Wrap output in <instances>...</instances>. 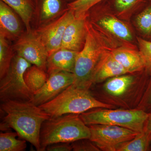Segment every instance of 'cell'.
Returning <instances> with one entry per match:
<instances>
[{
    "label": "cell",
    "instance_id": "f1b7e54d",
    "mask_svg": "<svg viewBox=\"0 0 151 151\" xmlns=\"http://www.w3.org/2000/svg\"><path fill=\"white\" fill-rule=\"evenodd\" d=\"M71 144L68 143H57L52 144L47 147L48 151H70L72 150Z\"/></svg>",
    "mask_w": 151,
    "mask_h": 151
},
{
    "label": "cell",
    "instance_id": "9a60e30c",
    "mask_svg": "<svg viewBox=\"0 0 151 151\" xmlns=\"http://www.w3.org/2000/svg\"><path fill=\"white\" fill-rule=\"evenodd\" d=\"M0 33L9 40L18 39L22 35L20 23L14 11L1 0Z\"/></svg>",
    "mask_w": 151,
    "mask_h": 151
},
{
    "label": "cell",
    "instance_id": "277c9868",
    "mask_svg": "<svg viewBox=\"0 0 151 151\" xmlns=\"http://www.w3.org/2000/svg\"><path fill=\"white\" fill-rule=\"evenodd\" d=\"M50 117L80 114L96 108H111L112 105L94 98L89 89L71 84L49 102L39 106Z\"/></svg>",
    "mask_w": 151,
    "mask_h": 151
},
{
    "label": "cell",
    "instance_id": "7c38bea8",
    "mask_svg": "<svg viewBox=\"0 0 151 151\" xmlns=\"http://www.w3.org/2000/svg\"><path fill=\"white\" fill-rule=\"evenodd\" d=\"M112 50L105 52L97 63L92 76V85L101 83L112 77L128 73L112 56L111 53Z\"/></svg>",
    "mask_w": 151,
    "mask_h": 151
},
{
    "label": "cell",
    "instance_id": "d4e9b609",
    "mask_svg": "<svg viewBox=\"0 0 151 151\" xmlns=\"http://www.w3.org/2000/svg\"><path fill=\"white\" fill-rule=\"evenodd\" d=\"M136 22L141 31L146 35L151 34V6L145 9L137 16Z\"/></svg>",
    "mask_w": 151,
    "mask_h": 151
},
{
    "label": "cell",
    "instance_id": "6da1fadb",
    "mask_svg": "<svg viewBox=\"0 0 151 151\" xmlns=\"http://www.w3.org/2000/svg\"><path fill=\"white\" fill-rule=\"evenodd\" d=\"M0 129H13L22 139L41 151V128L50 116L31 101L9 100L1 102Z\"/></svg>",
    "mask_w": 151,
    "mask_h": 151
},
{
    "label": "cell",
    "instance_id": "cb8c5ba5",
    "mask_svg": "<svg viewBox=\"0 0 151 151\" xmlns=\"http://www.w3.org/2000/svg\"><path fill=\"white\" fill-rule=\"evenodd\" d=\"M61 1L42 0L40 9V20L47 21L57 15L61 10Z\"/></svg>",
    "mask_w": 151,
    "mask_h": 151
},
{
    "label": "cell",
    "instance_id": "1f68e13d",
    "mask_svg": "<svg viewBox=\"0 0 151 151\" xmlns=\"http://www.w3.org/2000/svg\"><path fill=\"white\" fill-rule=\"evenodd\" d=\"M62 1H64L68 2H70L73 1L75 0H61Z\"/></svg>",
    "mask_w": 151,
    "mask_h": 151
},
{
    "label": "cell",
    "instance_id": "4316f807",
    "mask_svg": "<svg viewBox=\"0 0 151 151\" xmlns=\"http://www.w3.org/2000/svg\"><path fill=\"white\" fill-rule=\"evenodd\" d=\"M74 151H99L100 150L89 139H81L71 143Z\"/></svg>",
    "mask_w": 151,
    "mask_h": 151
},
{
    "label": "cell",
    "instance_id": "3957f363",
    "mask_svg": "<svg viewBox=\"0 0 151 151\" xmlns=\"http://www.w3.org/2000/svg\"><path fill=\"white\" fill-rule=\"evenodd\" d=\"M89 127L83 122L79 114H68L50 117L43 122L40 133L41 150L57 143H71L81 139H89Z\"/></svg>",
    "mask_w": 151,
    "mask_h": 151
},
{
    "label": "cell",
    "instance_id": "d6986e66",
    "mask_svg": "<svg viewBox=\"0 0 151 151\" xmlns=\"http://www.w3.org/2000/svg\"><path fill=\"white\" fill-rule=\"evenodd\" d=\"M134 81L133 76L127 74L115 76L108 79L104 84V89L110 95L118 97L127 92Z\"/></svg>",
    "mask_w": 151,
    "mask_h": 151
},
{
    "label": "cell",
    "instance_id": "52a82bcc",
    "mask_svg": "<svg viewBox=\"0 0 151 151\" xmlns=\"http://www.w3.org/2000/svg\"><path fill=\"white\" fill-rule=\"evenodd\" d=\"M88 126L91 132L89 140L102 151H117L139 133L113 125L93 124Z\"/></svg>",
    "mask_w": 151,
    "mask_h": 151
},
{
    "label": "cell",
    "instance_id": "ac0fdd59",
    "mask_svg": "<svg viewBox=\"0 0 151 151\" xmlns=\"http://www.w3.org/2000/svg\"><path fill=\"white\" fill-rule=\"evenodd\" d=\"M24 77L26 84L33 95L45 84L49 75L46 70L33 65L26 70Z\"/></svg>",
    "mask_w": 151,
    "mask_h": 151
},
{
    "label": "cell",
    "instance_id": "30bf717a",
    "mask_svg": "<svg viewBox=\"0 0 151 151\" xmlns=\"http://www.w3.org/2000/svg\"><path fill=\"white\" fill-rule=\"evenodd\" d=\"M75 77L71 72L60 71L49 75L43 86L33 95L32 102L37 106L49 102L74 83Z\"/></svg>",
    "mask_w": 151,
    "mask_h": 151
},
{
    "label": "cell",
    "instance_id": "4dcf8cb0",
    "mask_svg": "<svg viewBox=\"0 0 151 151\" xmlns=\"http://www.w3.org/2000/svg\"><path fill=\"white\" fill-rule=\"evenodd\" d=\"M147 103L151 108V85L150 86L147 96Z\"/></svg>",
    "mask_w": 151,
    "mask_h": 151
},
{
    "label": "cell",
    "instance_id": "7a4b0ae2",
    "mask_svg": "<svg viewBox=\"0 0 151 151\" xmlns=\"http://www.w3.org/2000/svg\"><path fill=\"white\" fill-rule=\"evenodd\" d=\"M86 27L85 43L76 60L73 84L89 89L92 85V75L101 57L106 51L113 48L111 45L113 42L99 26L86 20Z\"/></svg>",
    "mask_w": 151,
    "mask_h": 151
},
{
    "label": "cell",
    "instance_id": "5b68a950",
    "mask_svg": "<svg viewBox=\"0 0 151 151\" xmlns=\"http://www.w3.org/2000/svg\"><path fill=\"white\" fill-rule=\"evenodd\" d=\"M96 108L79 114L87 126L105 124L119 126L140 133L145 130L149 113L142 110H111Z\"/></svg>",
    "mask_w": 151,
    "mask_h": 151
},
{
    "label": "cell",
    "instance_id": "5bb4252c",
    "mask_svg": "<svg viewBox=\"0 0 151 151\" xmlns=\"http://www.w3.org/2000/svg\"><path fill=\"white\" fill-rule=\"evenodd\" d=\"M111 53L128 73L140 71L145 68V63L139 51L129 47L114 48Z\"/></svg>",
    "mask_w": 151,
    "mask_h": 151
},
{
    "label": "cell",
    "instance_id": "484cf974",
    "mask_svg": "<svg viewBox=\"0 0 151 151\" xmlns=\"http://www.w3.org/2000/svg\"><path fill=\"white\" fill-rule=\"evenodd\" d=\"M139 51L145 63V68L148 72H151V41L138 37Z\"/></svg>",
    "mask_w": 151,
    "mask_h": 151
},
{
    "label": "cell",
    "instance_id": "ba28073f",
    "mask_svg": "<svg viewBox=\"0 0 151 151\" xmlns=\"http://www.w3.org/2000/svg\"><path fill=\"white\" fill-rule=\"evenodd\" d=\"M13 48L16 54L46 71L48 51L34 31L27 32L22 35L17 39Z\"/></svg>",
    "mask_w": 151,
    "mask_h": 151
},
{
    "label": "cell",
    "instance_id": "8fae6325",
    "mask_svg": "<svg viewBox=\"0 0 151 151\" xmlns=\"http://www.w3.org/2000/svg\"><path fill=\"white\" fill-rule=\"evenodd\" d=\"M86 18H78L75 17L65 29L61 47L73 51H81L86 40Z\"/></svg>",
    "mask_w": 151,
    "mask_h": 151
},
{
    "label": "cell",
    "instance_id": "ffe728a7",
    "mask_svg": "<svg viewBox=\"0 0 151 151\" xmlns=\"http://www.w3.org/2000/svg\"><path fill=\"white\" fill-rule=\"evenodd\" d=\"M9 40L0 33V78L7 72L16 53Z\"/></svg>",
    "mask_w": 151,
    "mask_h": 151
},
{
    "label": "cell",
    "instance_id": "44dd1931",
    "mask_svg": "<svg viewBox=\"0 0 151 151\" xmlns=\"http://www.w3.org/2000/svg\"><path fill=\"white\" fill-rule=\"evenodd\" d=\"M17 132L0 134V151H23L27 148L26 141L19 140Z\"/></svg>",
    "mask_w": 151,
    "mask_h": 151
},
{
    "label": "cell",
    "instance_id": "603a6c76",
    "mask_svg": "<svg viewBox=\"0 0 151 151\" xmlns=\"http://www.w3.org/2000/svg\"><path fill=\"white\" fill-rule=\"evenodd\" d=\"M104 0H75L67 4L68 9L72 11L75 17L85 18L89 11L94 6Z\"/></svg>",
    "mask_w": 151,
    "mask_h": 151
},
{
    "label": "cell",
    "instance_id": "e0dca14e",
    "mask_svg": "<svg viewBox=\"0 0 151 151\" xmlns=\"http://www.w3.org/2000/svg\"><path fill=\"white\" fill-rule=\"evenodd\" d=\"M19 16L25 26L27 32L31 31L30 22L35 10L33 0H1Z\"/></svg>",
    "mask_w": 151,
    "mask_h": 151
},
{
    "label": "cell",
    "instance_id": "4fadbf2b",
    "mask_svg": "<svg viewBox=\"0 0 151 151\" xmlns=\"http://www.w3.org/2000/svg\"><path fill=\"white\" fill-rule=\"evenodd\" d=\"M78 52L62 47L53 52L47 58L46 72L49 75L60 71L73 73Z\"/></svg>",
    "mask_w": 151,
    "mask_h": 151
},
{
    "label": "cell",
    "instance_id": "f546056e",
    "mask_svg": "<svg viewBox=\"0 0 151 151\" xmlns=\"http://www.w3.org/2000/svg\"><path fill=\"white\" fill-rule=\"evenodd\" d=\"M145 130L151 133V113H149L148 118L146 123Z\"/></svg>",
    "mask_w": 151,
    "mask_h": 151
},
{
    "label": "cell",
    "instance_id": "7402d4cb",
    "mask_svg": "<svg viewBox=\"0 0 151 151\" xmlns=\"http://www.w3.org/2000/svg\"><path fill=\"white\" fill-rule=\"evenodd\" d=\"M151 141V133L144 131L138 133L134 139L121 146L117 151H145Z\"/></svg>",
    "mask_w": 151,
    "mask_h": 151
},
{
    "label": "cell",
    "instance_id": "83f0119b",
    "mask_svg": "<svg viewBox=\"0 0 151 151\" xmlns=\"http://www.w3.org/2000/svg\"><path fill=\"white\" fill-rule=\"evenodd\" d=\"M144 1L145 0H115L114 5L118 12L124 13L130 10Z\"/></svg>",
    "mask_w": 151,
    "mask_h": 151
},
{
    "label": "cell",
    "instance_id": "2e32d148",
    "mask_svg": "<svg viewBox=\"0 0 151 151\" xmlns=\"http://www.w3.org/2000/svg\"><path fill=\"white\" fill-rule=\"evenodd\" d=\"M97 25L103 28L113 35L126 41L133 39L132 34L125 24L113 17H105L97 21Z\"/></svg>",
    "mask_w": 151,
    "mask_h": 151
},
{
    "label": "cell",
    "instance_id": "9c48e42d",
    "mask_svg": "<svg viewBox=\"0 0 151 151\" xmlns=\"http://www.w3.org/2000/svg\"><path fill=\"white\" fill-rule=\"evenodd\" d=\"M74 18L75 16L73 12L66 9L55 20L34 31L46 47L49 55L61 47L65 29Z\"/></svg>",
    "mask_w": 151,
    "mask_h": 151
},
{
    "label": "cell",
    "instance_id": "d6a6232c",
    "mask_svg": "<svg viewBox=\"0 0 151 151\" xmlns=\"http://www.w3.org/2000/svg\"><path fill=\"white\" fill-rule=\"evenodd\" d=\"M150 1H151V0H150Z\"/></svg>",
    "mask_w": 151,
    "mask_h": 151
},
{
    "label": "cell",
    "instance_id": "8992f818",
    "mask_svg": "<svg viewBox=\"0 0 151 151\" xmlns=\"http://www.w3.org/2000/svg\"><path fill=\"white\" fill-rule=\"evenodd\" d=\"M32 64L16 54L7 72L0 78V100L32 101L33 94L24 81V75Z\"/></svg>",
    "mask_w": 151,
    "mask_h": 151
}]
</instances>
